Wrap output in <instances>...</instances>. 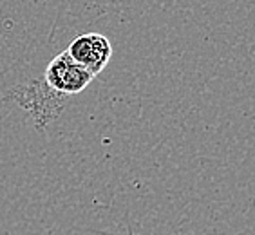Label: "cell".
<instances>
[{
    "instance_id": "7a4b0ae2",
    "label": "cell",
    "mask_w": 255,
    "mask_h": 235,
    "mask_svg": "<svg viewBox=\"0 0 255 235\" xmlns=\"http://www.w3.org/2000/svg\"><path fill=\"white\" fill-rule=\"evenodd\" d=\"M67 53L74 62H78L82 67L87 69L89 73L98 76L111 62L113 45L105 34L85 33L71 42Z\"/></svg>"
},
{
    "instance_id": "6da1fadb",
    "label": "cell",
    "mask_w": 255,
    "mask_h": 235,
    "mask_svg": "<svg viewBox=\"0 0 255 235\" xmlns=\"http://www.w3.org/2000/svg\"><path fill=\"white\" fill-rule=\"evenodd\" d=\"M93 78L94 74L89 73L78 62H74L67 51L54 56L44 74L45 84L49 85L54 93L64 94V96H71V94H78L85 91L87 85L93 82Z\"/></svg>"
},
{
    "instance_id": "3957f363",
    "label": "cell",
    "mask_w": 255,
    "mask_h": 235,
    "mask_svg": "<svg viewBox=\"0 0 255 235\" xmlns=\"http://www.w3.org/2000/svg\"><path fill=\"white\" fill-rule=\"evenodd\" d=\"M20 93L22 96L18 98V103L36 118L38 127H44L64 107V94L54 93L45 82H33L27 87L20 89Z\"/></svg>"
}]
</instances>
